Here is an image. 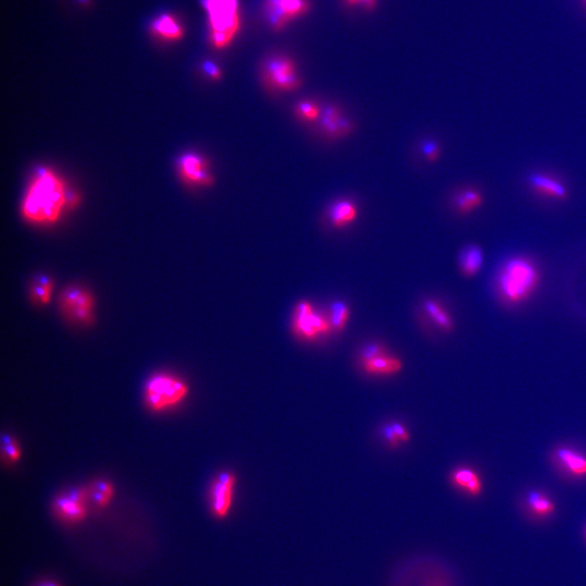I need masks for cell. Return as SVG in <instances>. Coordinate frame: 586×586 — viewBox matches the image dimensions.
I'll return each instance as SVG.
<instances>
[{
  "label": "cell",
  "instance_id": "8",
  "mask_svg": "<svg viewBox=\"0 0 586 586\" xmlns=\"http://www.w3.org/2000/svg\"><path fill=\"white\" fill-rule=\"evenodd\" d=\"M236 476L231 471H222L217 475L209 488V509L217 519L229 517L234 503Z\"/></svg>",
  "mask_w": 586,
  "mask_h": 586
},
{
  "label": "cell",
  "instance_id": "5",
  "mask_svg": "<svg viewBox=\"0 0 586 586\" xmlns=\"http://www.w3.org/2000/svg\"><path fill=\"white\" fill-rule=\"evenodd\" d=\"M188 393V386L182 379L171 374H159L146 383L145 401L151 410L161 412L182 403Z\"/></svg>",
  "mask_w": 586,
  "mask_h": 586
},
{
  "label": "cell",
  "instance_id": "20",
  "mask_svg": "<svg viewBox=\"0 0 586 586\" xmlns=\"http://www.w3.org/2000/svg\"><path fill=\"white\" fill-rule=\"evenodd\" d=\"M482 249L477 246H470L466 248L461 254L459 265L460 269L464 275L471 277L478 273L483 264Z\"/></svg>",
  "mask_w": 586,
  "mask_h": 586
},
{
  "label": "cell",
  "instance_id": "1",
  "mask_svg": "<svg viewBox=\"0 0 586 586\" xmlns=\"http://www.w3.org/2000/svg\"><path fill=\"white\" fill-rule=\"evenodd\" d=\"M384 586H464L455 563L443 553L415 551L404 553L393 563Z\"/></svg>",
  "mask_w": 586,
  "mask_h": 586
},
{
  "label": "cell",
  "instance_id": "27",
  "mask_svg": "<svg viewBox=\"0 0 586 586\" xmlns=\"http://www.w3.org/2000/svg\"><path fill=\"white\" fill-rule=\"evenodd\" d=\"M332 323L335 330L341 331L345 328L350 316L348 306L343 302H335L332 306Z\"/></svg>",
  "mask_w": 586,
  "mask_h": 586
},
{
  "label": "cell",
  "instance_id": "17",
  "mask_svg": "<svg viewBox=\"0 0 586 586\" xmlns=\"http://www.w3.org/2000/svg\"><path fill=\"white\" fill-rule=\"evenodd\" d=\"M529 183L534 191L545 197L563 200L568 195L565 187L561 182L542 173H534L529 178Z\"/></svg>",
  "mask_w": 586,
  "mask_h": 586
},
{
  "label": "cell",
  "instance_id": "24",
  "mask_svg": "<svg viewBox=\"0 0 586 586\" xmlns=\"http://www.w3.org/2000/svg\"><path fill=\"white\" fill-rule=\"evenodd\" d=\"M53 282L47 276H39L33 283L31 294L33 299L41 304H47L51 300Z\"/></svg>",
  "mask_w": 586,
  "mask_h": 586
},
{
  "label": "cell",
  "instance_id": "33",
  "mask_svg": "<svg viewBox=\"0 0 586 586\" xmlns=\"http://www.w3.org/2000/svg\"><path fill=\"white\" fill-rule=\"evenodd\" d=\"M347 7H356L361 5L367 11H372L377 7L378 0H342Z\"/></svg>",
  "mask_w": 586,
  "mask_h": 586
},
{
  "label": "cell",
  "instance_id": "6",
  "mask_svg": "<svg viewBox=\"0 0 586 586\" xmlns=\"http://www.w3.org/2000/svg\"><path fill=\"white\" fill-rule=\"evenodd\" d=\"M260 74L265 85L275 91L294 92L302 85L296 63L285 54L276 53L265 59Z\"/></svg>",
  "mask_w": 586,
  "mask_h": 586
},
{
  "label": "cell",
  "instance_id": "16",
  "mask_svg": "<svg viewBox=\"0 0 586 586\" xmlns=\"http://www.w3.org/2000/svg\"><path fill=\"white\" fill-rule=\"evenodd\" d=\"M450 481L456 487L468 493L471 496H479L483 490V483L476 472L470 468L456 469L450 475Z\"/></svg>",
  "mask_w": 586,
  "mask_h": 586
},
{
  "label": "cell",
  "instance_id": "10",
  "mask_svg": "<svg viewBox=\"0 0 586 586\" xmlns=\"http://www.w3.org/2000/svg\"><path fill=\"white\" fill-rule=\"evenodd\" d=\"M59 304L67 316L81 323H90L93 320L94 301L88 292L72 287L65 289Z\"/></svg>",
  "mask_w": 586,
  "mask_h": 586
},
{
  "label": "cell",
  "instance_id": "25",
  "mask_svg": "<svg viewBox=\"0 0 586 586\" xmlns=\"http://www.w3.org/2000/svg\"><path fill=\"white\" fill-rule=\"evenodd\" d=\"M528 501L532 511L541 517L552 514L555 511V505L541 493H529Z\"/></svg>",
  "mask_w": 586,
  "mask_h": 586
},
{
  "label": "cell",
  "instance_id": "2",
  "mask_svg": "<svg viewBox=\"0 0 586 586\" xmlns=\"http://www.w3.org/2000/svg\"><path fill=\"white\" fill-rule=\"evenodd\" d=\"M70 202L62 178L51 170L41 169L27 190L21 210L25 218L30 222H55Z\"/></svg>",
  "mask_w": 586,
  "mask_h": 586
},
{
  "label": "cell",
  "instance_id": "26",
  "mask_svg": "<svg viewBox=\"0 0 586 586\" xmlns=\"http://www.w3.org/2000/svg\"><path fill=\"white\" fill-rule=\"evenodd\" d=\"M295 113L301 120L311 122L319 120L322 108H320L316 102L305 100L297 103Z\"/></svg>",
  "mask_w": 586,
  "mask_h": 586
},
{
  "label": "cell",
  "instance_id": "7",
  "mask_svg": "<svg viewBox=\"0 0 586 586\" xmlns=\"http://www.w3.org/2000/svg\"><path fill=\"white\" fill-rule=\"evenodd\" d=\"M309 8L308 0H265L263 16L270 28L280 32L308 13Z\"/></svg>",
  "mask_w": 586,
  "mask_h": 586
},
{
  "label": "cell",
  "instance_id": "15",
  "mask_svg": "<svg viewBox=\"0 0 586 586\" xmlns=\"http://www.w3.org/2000/svg\"><path fill=\"white\" fill-rule=\"evenodd\" d=\"M358 215L356 204L348 199L336 200L328 209V217L335 228H343L354 222Z\"/></svg>",
  "mask_w": 586,
  "mask_h": 586
},
{
  "label": "cell",
  "instance_id": "13",
  "mask_svg": "<svg viewBox=\"0 0 586 586\" xmlns=\"http://www.w3.org/2000/svg\"><path fill=\"white\" fill-rule=\"evenodd\" d=\"M319 126L326 137L342 139L349 137L355 130V124L344 115L340 108L328 105L322 110Z\"/></svg>",
  "mask_w": 586,
  "mask_h": 586
},
{
  "label": "cell",
  "instance_id": "31",
  "mask_svg": "<svg viewBox=\"0 0 586 586\" xmlns=\"http://www.w3.org/2000/svg\"><path fill=\"white\" fill-rule=\"evenodd\" d=\"M202 69L204 74L206 75V77H208L212 81H220L222 79V75H224L219 64L210 61V59L203 62L202 64Z\"/></svg>",
  "mask_w": 586,
  "mask_h": 586
},
{
  "label": "cell",
  "instance_id": "4",
  "mask_svg": "<svg viewBox=\"0 0 586 586\" xmlns=\"http://www.w3.org/2000/svg\"><path fill=\"white\" fill-rule=\"evenodd\" d=\"M539 274L529 260L515 258L505 264L498 275V289L510 303L522 302L539 285Z\"/></svg>",
  "mask_w": 586,
  "mask_h": 586
},
{
  "label": "cell",
  "instance_id": "9",
  "mask_svg": "<svg viewBox=\"0 0 586 586\" xmlns=\"http://www.w3.org/2000/svg\"><path fill=\"white\" fill-rule=\"evenodd\" d=\"M178 171L183 181L188 185L211 188L215 178L209 163L205 156L194 151L183 154L178 160Z\"/></svg>",
  "mask_w": 586,
  "mask_h": 586
},
{
  "label": "cell",
  "instance_id": "30",
  "mask_svg": "<svg viewBox=\"0 0 586 586\" xmlns=\"http://www.w3.org/2000/svg\"><path fill=\"white\" fill-rule=\"evenodd\" d=\"M384 355H386L384 346L377 343H372L365 346L362 349L360 354V360L362 364V363L372 361L374 358Z\"/></svg>",
  "mask_w": 586,
  "mask_h": 586
},
{
  "label": "cell",
  "instance_id": "18",
  "mask_svg": "<svg viewBox=\"0 0 586 586\" xmlns=\"http://www.w3.org/2000/svg\"><path fill=\"white\" fill-rule=\"evenodd\" d=\"M362 365L364 371L372 376H392L399 373L403 368V363L399 358L387 355L362 363Z\"/></svg>",
  "mask_w": 586,
  "mask_h": 586
},
{
  "label": "cell",
  "instance_id": "3",
  "mask_svg": "<svg viewBox=\"0 0 586 586\" xmlns=\"http://www.w3.org/2000/svg\"><path fill=\"white\" fill-rule=\"evenodd\" d=\"M209 21V45L216 50L230 47L241 30L239 0H202Z\"/></svg>",
  "mask_w": 586,
  "mask_h": 586
},
{
  "label": "cell",
  "instance_id": "36",
  "mask_svg": "<svg viewBox=\"0 0 586 586\" xmlns=\"http://www.w3.org/2000/svg\"><path fill=\"white\" fill-rule=\"evenodd\" d=\"M35 586H47L46 580H43V582H38Z\"/></svg>",
  "mask_w": 586,
  "mask_h": 586
},
{
  "label": "cell",
  "instance_id": "23",
  "mask_svg": "<svg viewBox=\"0 0 586 586\" xmlns=\"http://www.w3.org/2000/svg\"><path fill=\"white\" fill-rule=\"evenodd\" d=\"M89 495H91V500L96 505V507L104 508L112 501L114 495V488L110 482L98 481L92 486Z\"/></svg>",
  "mask_w": 586,
  "mask_h": 586
},
{
  "label": "cell",
  "instance_id": "32",
  "mask_svg": "<svg viewBox=\"0 0 586 586\" xmlns=\"http://www.w3.org/2000/svg\"><path fill=\"white\" fill-rule=\"evenodd\" d=\"M381 435L389 444V446L391 448L396 449L399 447L401 443L400 440L398 439V436L396 435L394 430H393L392 425H385L381 428Z\"/></svg>",
  "mask_w": 586,
  "mask_h": 586
},
{
  "label": "cell",
  "instance_id": "29",
  "mask_svg": "<svg viewBox=\"0 0 586 586\" xmlns=\"http://www.w3.org/2000/svg\"><path fill=\"white\" fill-rule=\"evenodd\" d=\"M3 453L8 462H18L21 454L18 442L16 440L8 435H5L2 439Z\"/></svg>",
  "mask_w": 586,
  "mask_h": 586
},
{
  "label": "cell",
  "instance_id": "19",
  "mask_svg": "<svg viewBox=\"0 0 586 586\" xmlns=\"http://www.w3.org/2000/svg\"><path fill=\"white\" fill-rule=\"evenodd\" d=\"M484 202L483 195L475 189H466L455 195L454 204L458 213L466 215L481 207Z\"/></svg>",
  "mask_w": 586,
  "mask_h": 586
},
{
  "label": "cell",
  "instance_id": "21",
  "mask_svg": "<svg viewBox=\"0 0 586 586\" xmlns=\"http://www.w3.org/2000/svg\"><path fill=\"white\" fill-rule=\"evenodd\" d=\"M557 454L558 459L572 473L577 476L586 474V459L584 456L569 449H558Z\"/></svg>",
  "mask_w": 586,
  "mask_h": 586
},
{
  "label": "cell",
  "instance_id": "28",
  "mask_svg": "<svg viewBox=\"0 0 586 586\" xmlns=\"http://www.w3.org/2000/svg\"><path fill=\"white\" fill-rule=\"evenodd\" d=\"M420 149L425 159L430 163H436L441 156V146L436 140L426 139L423 140Z\"/></svg>",
  "mask_w": 586,
  "mask_h": 586
},
{
  "label": "cell",
  "instance_id": "14",
  "mask_svg": "<svg viewBox=\"0 0 586 586\" xmlns=\"http://www.w3.org/2000/svg\"><path fill=\"white\" fill-rule=\"evenodd\" d=\"M150 30L159 39L168 42L181 40L185 33L176 16L168 13L161 14L151 21Z\"/></svg>",
  "mask_w": 586,
  "mask_h": 586
},
{
  "label": "cell",
  "instance_id": "35",
  "mask_svg": "<svg viewBox=\"0 0 586 586\" xmlns=\"http://www.w3.org/2000/svg\"><path fill=\"white\" fill-rule=\"evenodd\" d=\"M46 582L47 586H62L61 585H59L57 582H53V580H46Z\"/></svg>",
  "mask_w": 586,
  "mask_h": 586
},
{
  "label": "cell",
  "instance_id": "22",
  "mask_svg": "<svg viewBox=\"0 0 586 586\" xmlns=\"http://www.w3.org/2000/svg\"><path fill=\"white\" fill-rule=\"evenodd\" d=\"M425 309L428 316L432 318L440 328L449 332L453 328L452 318L449 316L446 309L442 308L440 304L432 300L425 302Z\"/></svg>",
  "mask_w": 586,
  "mask_h": 586
},
{
  "label": "cell",
  "instance_id": "11",
  "mask_svg": "<svg viewBox=\"0 0 586 586\" xmlns=\"http://www.w3.org/2000/svg\"><path fill=\"white\" fill-rule=\"evenodd\" d=\"M331 325L327 319L314 312V308L306 301L298 304L295 309L293 329L301 338L312 339L329 332Z\"/></svg>",
  "mask_w": 586,
  "mask_h": 586
},
{
  "label": "cell",
  "instance_id": "34",
  "mask_svg": "<svg viewBox=\"0 0 586 586\" xmlns=\"http://www.w3.org/2000/svg\"><path fill=\"white\" fill-rule=\"evenodd\" d=\"M391 425H392L393 430H394L396 435L398 436L400 442H409L410 440V435L408 431H407L406 427L399 422H393L391 423Z\"/></svg>",
  "mask_w": 586,
  "mask_h": 586
},
{
  "label": "cell",
  "instance_id": "12",
  "mask_svg": "<svg viewBox=\"0 0 586 586\" xmlns=\"http://www.w3.org/2000/svg\"><path fill=\"white\" fill-rule=\"evenodd\" d=\"M89 493L84 488H74V490L59 496L54 508L58 517L64 522L77 524L83 521L88 513V499Z\"/></svg>",
  "mask_w": 586,
  "mask_h": 586
}]
</instances>
